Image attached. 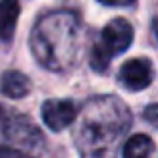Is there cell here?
<instances>
[{
    "label": "cell",
    "mask_w": 158,
    "mask_h": 158,
    "mask_svg": "<svg viewBox=\"0 0 158 158\" xmlns=\"http://www.w3.org/2000/svg\"><path fill=\"white\" fill-rule=\"evenodd\" d=\"M0 92L8 98H24L30 92V80L18 70H8L0 78Z\"/></svg>",
    "instance_id": "obj_5"
},
{
    "label": "cell",
    "mask_w": 158,
    "mask_h": 158,
    "mask_svg": "<svg viewBox=\"0 0 158 158\" xmlns=\"http://www.w3.org/2000/svg\"><path fill=\"white\" fill-rule=\"evenodd\" d=\"M134 38V30H132V24L124 18H114L104 26L100 36V42L92 48V68L94 70H106L108 62L112 56L116 54H122L128 46L132 44Z\"/></svg>",
    "instance_id": "obj_2"
},
{
    "label": "cell",
    "mask_w": 158,
    "mask_h": 158,
    "mask_svg": "<svg viewBox=\"0 0 158 158\" xmlns=\"http://www.w3.org/2000/svg\"><path fill=\"white\" fill-rule=\"evenodd\" d=\"M102 4H108V6H128L134 0H100Z\"/></svg>",
    "instance_id": "obj_10"
},
{
    "label": "cell",
    "mask_w": 158,
    "mask_h": 158,
    "mask_svg": "<svg viewBox=\"0 0 158 158\" xmlns=\"http://www.w3.org/2000/svg\"><path fill=\"white\" fill-rule=\"evenodd\" d=\"M0 158H32L16 148H0Z\"/></svg>",
    "instance_id": "obj_9"
},
{
    "label": "cell",
    "mask_w": 158,
    "mask_h": 158,
    "mask_svg": "<svg viewBox=\"0 0 158 158\" xmlns=\"http://www.w3.org/2000/svg\"><path fill=\"white\" fill-rule=\"evenodd\" d=\"M154 32H156V38H158V18L154 20Z\"/></svg>",
    "instance_id": "obj_11"
},
{
    "label": "cell",
    "mask_w": 158,
    "mask_h": 158,
    "mask_svg": "<svg viewBox=\"0 0 158 158\" xmlns=\"http://www.w3.org/2000/svg\"><path fill=\"white\" fill-rule=\"evenodd\" d=\"M152 76H154L152 64L146 58H132V60L124 62L120 72H118L120 84H122L124 88L132 90V92L148 88L150 82H152Z\"/></svg>",
    "instance_id": "obj_3"
},
{
    "label": "cell",
    "mask_w": 158,
    "mask_h": 158,
    "mask_svg": "<svg viewBox=\"0 0 158 158\" xmlns=\"http://www.w3.org/2000/svg\"><path fill=\"white\" fill-rule=\"evenodd\" d=\"M144 118H146L150 124L158 126V104H150V106L144 108Z\"/></svg>",
    "instance_id": "obj_8"
},
{
    "label": "cell",
    "mask_w": 158,
    "mask_h": 158,
    "mask_svg": "<svg viewBox=\"0 0 158 158\" xmlns=\"http://www.w3.org/2000/svg\"><path fill=\"white\" fill-rule=\"evenodd\" d=\"M152 150H154V144H152V140L148 136L134 134L124 144L122 158H150Z\"/></svg>",
    "instance_id": "obj_7"
},
{
    "label": "cell",
    "mask_w": 158,
    "mask_h": 158,
    "mask_svg": "<svg viewBox=\"0 0 158 158\" xmlns=\"http://www.w3.org/2000/svg\"><path fill=\"white\" fill-rule=\"evenodd\" d=\"M78 20L70 12H52L38 20L30 38L34 56L50 70H64L76 58Z\"/></svg>",
    "instance_id": "obj_1"
},
{
    "label": "cell",
    "mask_w": 158,
    "mask_h": 158,
    "mask_svg": "<svg viewBox=\"0 0 158 158\" xmlns=\"http://www.w3.org/2000/svg\"><path fill=\"white\" fill-rule=\"evenodd\" d=\"M78 110L70 100H46L42 104V120L52 132H60L76 120Z\"/></svg>",
    "instance_id": "obj_4"
},
{
    "label": "cell",
    "mask_w": 158,
    "mask_h": 158,
    "mask_svg": "<svg viewBox=\"0 0 158 158\" xmlns=\"http://www.w3.org/2000/svg\"><path fill=\"white\" fill-rule=\"evenodd\" d=\"M18 14H20L18 0H0V40L8 42L14 36Z\"/></svg>",
    "instance_id": "obj_6"
}]
</instances>
